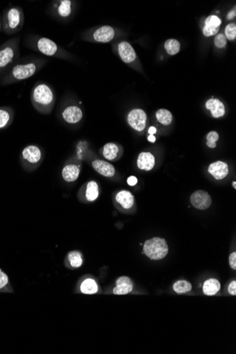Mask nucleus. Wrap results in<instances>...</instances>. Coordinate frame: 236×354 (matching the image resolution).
I'll return each mask as SVG.
<instances>
[{"label": "nucleus", "instance_id": "obj_1", "mask_svg": "<svg viewBox=\"0 0 236 354\" xmlns=\"http://www.w3.org/2000/svg\"><path fill=\"white\" fill-rule=\"evenodd\" d=\"M47 63V59L41 57H26L20 59L0 78V85H11L29 79L39 72Z\"/></svg>", "mask_w": 236, "mask_h": 354}, {"label": "nucleus", "instance_id": "obj_2", "mask_svg": "<svg viewBox=\"0 0 236 354\" xmlns=\"http://www.w3.org/2000/svg\"><path fill=\"white\" fill-rule=\"evenodd\" d=\"M25 45L43 55L62 60H71L72 55L64 47L58 45L53 40L39 35H28L24 40Z\"/></svg>", "mask_w": 236, "mask_h": 354}, {"label": "nucleus", "instance_id": "obj_3", "mask_svg": "<svg viewBox=\"0 0 236 354\" xmlns=\"http://www.w3.org/2000/svg\"><path fill=\"white\" fill-rule=\"evenodd\" d=\"M31 102L33 107L42 115L53 112L56 102V94L53 87L46 82H36L31 91Z\"/></svg>", "mask_w": 236, "mask_h": 354}, {"label": "nucleus", "instance_id": "obj_4", "mask_svg": "<svg viewBox=\"0 0 236 354\" xmlns=\"http://www.w3.org/2000/svg\"><path fill=\"white\" fill-rule=\"evenodd\" d=\"M20 36H16L0 45V78L20 60Z\"/></svg>", "mask_w": 236, "mask_h": 354}, {"label": "nucleus", "instance_id": "obj_5", "mask_svg": "<svg viewBox=\"0 0 236 354\" xmlns=\"http://www.w3.org/2000/svg\"><path fill=\"white\" fill-rule=\"evenodd\" d=\"M23 9L19 6L6 8L1 16V31L7 35L20 33L24 25Z\"/></svg>", "mask_w": 236, "mask_h": 354}, {"label": "nucleus", "instance_id": "obj_6", "mask_svg": "<svg viewBox=\"0 0 236 354\" xmlns=\"http://www.w3.org/2000/svg\"><path fill=\"white\" fill-rule=\"evenodd\" d=\"M45 156V151L42 147L36 144H30L21 152V166L27 173L34 172L42 164Z\"/></svg>", "mask_w": 236, "mask_h": 354}, {"label": "nucleus", "instance_id": "obj_7", "mask_svg": "<svg viewBox=\"0 0 236 354\" xmlns=\"http://www.w3.org/2000/svg\"><path fill=\"white\" fill-rule=\"evenodd\" d=\"M74 2L71 0H55L50 1L47 12L59 22L67 21L74 12Z\"/></svg>", "mask_w": 236, "mask_h": 354}, {"label": "nucleus", "instance_id": "obj_8", "mask_svg": "<svg viewBox=\"0 0 236 354\" xmlns=\"http://www.w3.org/2000/svg\"><path fill=\"white\" fill-rule=\"evenodd\" d=\"M144 252L151 260H161L169 253V246L164 239L153 238L146 241L144 245Z\"/></svg>", "mask_w": 236, "mask_h": 354}, {"label": "nucleus", "instance_id": "obj_9", "mask_svg": "<svg viewBox=\"0 0 236 354\" xmlns=\"http://www.w3.org/2000/svg\"><path fill=\"white\" fill-rule=\"evenodd\" d=\"M60 118L62 121L68 125H76L83 118V111L79 106L68 104L60 110Z\"/></svg>", "mask_w": 236, "mask_h": 354}, {"label": "nucleus", "instance_id": "obj_10", "mask_svg": "<svg viewBox=\"0 0 236 354\" xmlns=\"http://www.w3.org/2000/svg\"><path fill=\"white\" fill-rule=\"evenodd\" d=\"M117 36V31L110 26H100L92 31L88 39L100 44H107L111 42Z\"/></svg>", "mask_w": 236, "mask_h": 354}, {"label": "nucleus", "instance_id": "obj_11", "mask_svg": "<svg viewBox=\"0 0 236 354\" xmlns=\"http://www.w3.org/2000/svg\"><path fill=\"white\" fill-rule=\"evenodd\" d=\"M128 123L133 129L138 132L143 131L147 123V115L142 109H133L128 116Z\"/></svg>", "mask_w": 236, "mask_h": 354}, {"label": "nucleus", "instance_id": "obj_12", "mask_svg": "<svg viewBox=\"0 0 236 354\" xmlns=\"http://www.w3.org/2000/svg\"><path fill=\"white\" fill-rule=\"evenodd\" d=\"M80 173V165L77 164L72 160H69L62 169V177L66 182H74L79 178Z\"/></svg>", "mask_w": 236, "mask_h": 354}, {"label": "nucleus", "instance_id": "obj_13", "mask_svg": "<svg viewBox=\"0 0 236 354\" xmlns=\"http://www.w3.org/2000/svg\"><path fill=\"white\" fill-rule=\"evenodd\" d=\"M117 52L119 57L126 64H131L135 61L137 55L130 44L127 41H121L116 45Z\"/></svg>", "mask_w": 236, "mask_h": 354}, {"label": "nucleus", "instance_id": "obj_14", "mask_svg": "<svg viewBox=\"0 0 236 354\" xmlns=\"http://www.w3.org/2000/svg\"><path fill=\"white\" fill-rule=\"evenodd\" d=\"M191 204L201 210L208 209L212 202L210 194L204 190H197L191 197Z\"/></svg>", "mask_w": 236, "mask_h": 354}, {"label": "nucleus", "instance_id": "obj_15", "mask_svg": "<svg viewBox=\"0 0 236 354\" xmlns=\"http://www.w3.org/2000/svg\"><path fill=\"white\" fill-rule=\"evenodd\" d=\"M92 167L101 176L106 177H112L115 175V168L107 161L96 159L91 163Z\"/></svg>", "mask_w": 236, "mask_h": 354}, {"label": "nucleus", "instance_id": "obj_16", "mask_svg": "<svg viewBox=\"0 0 236 354\" xmlns=\"http://www.w3.org/2000/svg\"><path fill=\"white\" fill-rule=\"evenodd\" d=\"M221 24V20L217 16L212 15L207 17L205 20L202 32L206 37L215 36L219 31L220 26Z\"/></svg>", "mask_w": 236, "mask_h": 354}, {"label": "nucleus", "instance_id": "obj_17", "mask_svg": "<svg viewBox=\"0 0 236 354\" xmlns=\"http://www.w3.org/2000/svg\"><path fill=\"white\" fill-rule=\"evenodd\" d=\"M15 111L13 108L9 106L0 107V130L9 128L13 123Z\"/></svg>", "mask_w": 236, "mask_h": 354}, {"label": "nucleus", "instance_id": "obj_18", "mask_svg": "<svg viewBox=\"0 0 236 354\" xmlns=\"http://www.w3.org/2000/svg\"><path fill=\"white\" fill-rule=\"evenodd\" d=\"M121 148L115 143H107L101 149V155L107 161H115L121 155Z\"/></svg>", "mask_w": 236, "mask_h": 354}, {"label": "nucleus", "instance_id": "obj_19", "mask_svg": "<svg viewBox=\"0 0 236 354\" xmlns=\"http://www.w3.org/2000/svg\"><path fill=\"white\" fill-rule=\"evenodd\" d=\"M133 289V283L130 278L120 277L116 280L115 287L112 289V293L115 295H126L130 293Z\"/></svg>", "mask_w": 236, "mask_h": 354}, {"label": "nucleus", "instance_id": "obj_20", "mask_svg": "<svg viewBox=\"0 0 236 354\" xmlns=\"http://www.w3.org/2000/svg\"><path fill=\"white\" fill-rule=\"evenodd\" d=\"M208 171L216 180H222L229 175V166L224 162L218 161L212 163Z\"/></svg>", "mask_w": 236, "mask_h": 354}, {"label": "nucleus", "instance_id": "obj_21", "mask_svg": "<svg viewBox=\"0 0 236 354\" xmlns=\"http://www.w3.org/2000/svg\"><path fill=\"white\" fill-rule=\"evenodd\" d=\"M115 200L125 210H129L134 205V196L128 190H120L115 195Z\"/></svg>", "mask_w": 236, "mask_h": 354}, {"label": "nucleus", "instance_id": "obj_22", "mask_svg": "<svg viewBox=\"0 0 236 354\" xmlns=\"http://www.w3.org/2000/svg\"><path fill=\"white\" fill-rule=\"evenodd\" d=\"M83 256L78 250L69 252L64 259V265L69 269H78L83 265Z\"/></svg>", "mask_w": 236, "mask_h": 354}, {"label": "nucleus", "instance_id": "obj_23", "mask_svg": "<svg viewBox=\"0 0 236 354\" xmlns=\"http://www.w3.org/2000/svg\"><path fill=\"white\" fill-rule=\"evenodd\" d=\"M84 197L87 201H94L99 196V185L94 180L89 181L83 187Z\"/></svg>", "mask_w": 236, "mask_h": 354}, {"label": "nucleus", "instance_id": "obj_24", "mask_svg": "<svg viewBox=\"0 0 236 354\" xmlns=\"http://www.w3.org/2000/svg\"><path fill=\"white\" fill-rule=\"evenodd\" d=\"M206 108L211 111L212 116L215 118L222 117L226 112L224 105L216 98H211L208 100L206 103Z\"/></svg>", "mask_w": 236, "mask_h": 354}, {"label": "nucleus", "instance_id": "obj_25", "mask_svg": "<svg viewBox=\"0 0 236 354\" xmlns=\"http://www.w3.org/2000/svg\"><path fill=\"white\" fill-rule=\"evenodd\" d=\"M155 158L150 152H142L139 155L137 159V166L139 169L151 171L154 167Z\"/></svg>", "mask_w": 236, "mask_h": 354}, {"label": "nucleus", "instance_id": "obj_26", "mask_svg": "<svg viewBox=\"0 0 236 354\" xmlns=\"http://www.w3.org/2000/svg\"><path fill=\"white\" fill-rule=\"evenodd\" d=\"M79 290L85 294H95L99 291V285L95 279L87 278L79 285Z\"/></svg>", "mask_w": 236, "mask_h": 354}, {"label": "nucleus", "instance_id": "obj_27", "mask_svg": "<svg viewBox=\"0 0 236 354\" xmlns=\"http://www.w3.org/2000/svg\"><path fill=\"white\" fill-rule=\"evenodd\" d=\"M221 288V284L217 279H210L204 282L203 291L207 296H214L218 293Z\"/></svg>", "mask_w": 236, "mask_h": 354}, {"label": "nucleus", "instance_id": "obj_28", "mask_svg": "<svg viewBox=\"0 0 236 354\" xmlns=\"http://www.w3.org/2000/svg\"><path fill=\"white\" fill-rule=\"evenodd\" d=\"M0 292L2 293H12L13 288L9 282V277L4 271L0 268Z\"/></svg>", "mask_w": 236, "mask_h": 354}, {"label": "nucleus", "instance_id": "obj_29", "mask_svg": "<svg viewBox=\"0 0 236 354\" xmlns=\"http://www.w3.org/2000/svg\"><path fill=\"white\" fill-rule=\"evenodd\" d=\"M156 118L164 125H170L172 121V115L170 111L166 109H160L156 112Z\"/></svg>", "mask_w": 236, "mask_h": 354}, {"label": "nucleus", "instance_id": "obj_30", "mask_svg": "<svg viewBox=\"0 0 236 354\" xmlns=\"http://www.w3.org/2000/svg\"><path fill=\"white\" fill-rule=\"evenodd\" d=\"M165 49L170 55H175L180 50V44L177 40L169 39L165 43Z\"/></svg>", "mask_w": 236, "mask_h": 354}, {"label": "nucleus", "instance_id": "obj_31", "mask_svg": "<svg viewBox=\"0 0 236 354\" xmlns=\"http://www.w3.org/2000/svg\"><path fill=\"white\" fill-rule=\"evenodd\" d=\"M173 289L176 293H184L191 291L192 284L188 281L180 280L175 282L173 285Z\"/></svg>", "mask_w": 236, "mask_h": 354}, {"label": "nucleus", "instance_id": "obj_32", "mask_svg": "<svg viewBox=\"0 0 236 354\" xmlns=\"http://www.w3.org/2000/svg\"><path fill=\"white\" fill-rule=\"evenodd\" d=\"M218 138H219V135H218V134L216 133V132H210V133L207 134V145L210 148H216V143L217 141L218 140Z\"/></svg>", "mask_w": 236, "mask_h": 354}, {"label": "nucleus", "instance_id": "obj_33", "mask_svg": "<svg viewBox=\"0 0 236 354\" xmlns=\"http://www.w3.org/2000/svg\"><path fill=\"white\" fill-rule=\"evenodd\" d=\"M225 36L230 41H234L236 38V23H229L225 29Z\"/></svg>", "mask_w": 236, "mask_h": 354}, {"label": "nucleus", "instance_id": "obj_34", "mask_svg": "<svg viewBox=\"0 0 236 354\" xmlns=\"http://www.w3.org/2000/svg\"><path fill=\"white\" fill-rule=\"evenodd\" d=\"M215 44L218 48H223L227 45V40L223 33H218L215 39Z\"/></svg>", "mask_w": 236, "mask_h": 354}, {"label": "nucleus", "instance_id": "obj_35", "mask_svg": "<svg viewBox=\"0 0 236 354\" xmlns=\"http://www.w3.org/2000/svg\"><path fill=\"white\" fill-rule=\"evenodd\" d=\"M229 264L232 269H236V252H233L229 257Z\"/></svg>", "mask_w": 236, "mask_h": 354}, {"label": "nucleus", "instance_id": "obj_36", "mask_svg": "<svg viewBox=\"0 0 236 354\" xmlns=\"http://www.w3.org/2000/svg\"><path fill=\"white\" fill-rule=\"evenodd\" d=\"M236 281H234V282H231V284H230L229 287V292L230 294L233 295V296H236Z\"/></svg>", "mask_w": 236, "mask_h": 354}, {"label": "nucleus", "instance_id": "obj_37", "mask_svg": "<svg viewBox=\"0 0 236 354\" xmlns=\"http://www.w3.org/2000/svg\"><path fill=\"white\" fill-rule=\"evenodd\" d=\"M128 185L130 186H134L137 183V178L135 176H129L128 178Z\"/></svg>", "mask_w": 236, "mask_h": 354}, {"label": "nucleus", "instance_id": "obj_38", "mask_svg": "<svg viewBox=\"0 0 236 354\" xmlns=\"http://www.w3.org/2000/svg\"><path fill=\"white\" fill-rule=\"evenodd\" d=\"M236 7L234 8V9H232V10L230 11L229 13L227 14V20H233V19L234 18V17H236Z\"/></svg>", "mask_w": 236, "mask_h": 354}, {"label": "nucleus", "instance_id": "obj_39", "mask_svg": "<svg viewBox=\"0 0 236 354\" xmlns=\"http://www.w3.org/2000/svg\"><path fill=\"white\" fill-rule=\"evenodd\" d=\"M148 140L149 142H156V137L153 136V134H150V135L148 136Z\"/></svg>", "mask_w": 236, "mask_h": 354}, {"label": "nucleus", "instance_id": "obj_40", "mask_svg": "<svg viewBox=\"0 0 236 354\" xmlns=\"http://www.w3.org/2000/svg\"><path fill=\"white\" fill-rule=\"evenodd\" d=\"M149 133H150V134H155V133H156V128H155L154 127H151V128L149 129Z\"/></svg>", "mask_w": 236, "mask_h": 354}, {"label": "nucleus", "instance_id": "obj_41", "mask_svg": "<svg viewBox=\"0 0 236 354\" xmlns=\"http://www.w3.org/2000/svg\"><path fill=\"white\" fill-rule=\"evenodd\" d=\"M1 15H0V33H1Z\"/></svg>", "mask_w": 236, "mask_h": 354}, {"label": "nucleus", "instance_id": "obj_42", "mask_svg": "<svg viewBox=\"0 0 236 354\" xmlns=\"http://www.w3.org/2000/svg\"><path fill=\"white\" fill-rule=\"evenodd\" d=\"M236 182H235V181H234V182H233V186H234V188H235V189L236 188Z\"/></svg>", "mask_w": 236, "mask_h": 354}]
</instances>
